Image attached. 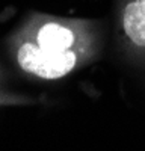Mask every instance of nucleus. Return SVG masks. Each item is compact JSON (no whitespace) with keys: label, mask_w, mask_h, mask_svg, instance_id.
<instances>
[{"label":"nucleus","mask_w":145,"mask_h":151,"mask_svg":"<svg viewBox=\"0 0 145 151\" xmlns=\"http://www.w3.org/2000/svg\"><path fill=\"white\" fill-rule=\"evenodd\" d=\"M88 48L86 45L79 50L71 48L64 52H53V50L41 48L38 44L24 42L18 48L17 60L18 65L36 77L53 80L60 79L71 73L79 64V52Z\"/></svg>","instance_id":"1"},{"label":"nucleus","mask_w":145,"mask_h":151,"mask_svg":"<svg viewBox=\"0 0 145 151\" xmlns=\"http://www.w3.org/2000/svg\"><path fill=\"white\" fill-rule=\"evenodd\" d=\"M86 33H79L76 29L60 23H45L36 33V44L41 48L64 52L74 48L79 42H86Z\"/></svg>","instance_id":"2"},{"label":"nucleus","mask_w":145,"mask_h":151,"mask_svg":"<svg viewBox=\"0 0 145 151\" xmlns=\"http://www.w3.org/2000/svg\"><path fill=\"white\" fill-rule=\"evenodd\" d=\"M123 27L128 40L145 47V0H130L123 12Z\"/></svg>","instance_id":"3"}]
</instances>
